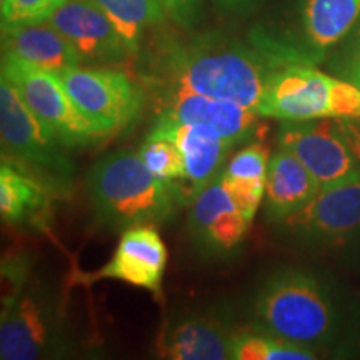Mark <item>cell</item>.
<instances>
[{"label": "cell", "instance_id": "cell-6", "mask_svg": "<svg viewBox=\"0 0 360 360\" xmlns=\"http://www.w3.org/2000/svg\"><path fill=\"white\" fill-rule=\"evenodd\" d=\"M0 137L2 159L25 172L34 169L60 184L72 174L64 143L27 107L6 75L0 77Z\"/></svg>", "mask_w": 360, "mask_h": 360}, {"label": "cell", "instance_id": "cell-28", "mask_svg": "<svg viewBox=\"0 0 360 360\" xmlns=\"http://www.w3.org/2000/svg\"><path fill=\"white\" fill-rule=\"evenodd\" d=\"M167 17L186 30H192L202 17V0H159Z\"/></svg>", "mask_w": 360, "mask_h": 360}, {"label": "cell", "instance_id": "cell-29", "mask_svg": "<svg viewBox=\"0 0 360 360\" xmlns=\"http://www.w3.org/2000/svg\"><path fill=\"white\" fill-rule=\"evenodd\" d=\"M340 72L344 75L342 79H347L350 82L360 85V27L355 32L352 42L349 44L344 58H342Z\"/></svg>", "mask_w": 360, "mask_h": 360}, {"label": "cell", "instance_id": "cell-2", "mask_svg": "<svg viewBox=\"0 0 360 360\" xmlns=\"http://www.w3.org/2000/svg\"><path fill=\"white\" fill-rule=\"evenodd\" d=\"M94 217L109 231L159 225L184 204L177 187L147 169L139 152L122 148L103 155L85 177Z\"/></svg>", "mask_w": 360, "mask_h": 360}, {"label": "cell", "instance_id": "cell-4", "mask_svg": "<svg viewBox=\"0 0 360 360\" xmlns=\"http://www.w3.org/2000/svg\"><path fill=\"white\" fill-rule=\"evenodd\" d=\"M259 115L281 120L360 119V85L310 64H289L270 77Z\"/></svg>", "mask_w": 360, "mask_h": 360}, {"label": "cell", "instance_id": "cell-16", "mask_svg": "<svg viewBox=\"0 0 360 360\" xmlns=\"http://www.w3.org/2000/svg\"><path fill=\"white\" fill-rule=\"evenodd\" d=\"M152 127L159 129L177 143L186 167V177L179 186V193L184 204H191L210 180L222 174L224 162L232 150L231 146L212 130L175 122L165 115H157Z\"/></svg>", "mask_w": 360, "mask_h": 360}, {"label": "cell", "instance_id": "cell-20", "mask_svg": "<svg viewBox=\"0 0 360 360\" xmlns=\"http://www.w3.org/2000/svg\"><path fill=\"white\" fill-rule=\"evenodd\" d=\"M360 20V0H304L302 27L309 47L323 52L352 32Z\"/></svg>", "mask_w": 360, "mask_h": 360}, {"label": "cell", "instance_id": "cell-8", "mask_svg": "<svg viewBox=\"0 0 360 360\" xmlns=\"http://www.w3.org/2000/svg\"><path fill=\"white\" fill-rule=\"evenodd\" d=\"M2 75L15 85L27 107L67 148L87 147L107 137L77 109L53 72L2 56Z\"/></svg>", "mask_w": 360, "mask_h": 360}, {"label": "cell", "instance_id": "cell-23", "mask_svg": "<svg viewBox=\"0 0 360 360\" xmlns=\"http://www.w3.org/2000/svg\"><path fill=\"white\" fill-rule=\"evenodd\" d=\"M139 155L152 174L172 182L179 191V186L186 177V167L177 143L169 135L152 127L139 148Z\"/></svg>", "mask_w": 360, "mask_h": 360}, {"label": "cell", "instance_id": "cell-13", "mask_svg": "<svg viewBox=\"0 0 360 360\" xmlns=\"http://www.w3.org/2000/svg\"><path fill=\"white\" fill-rule=\"evenodd\" d=\"M238 328L220 312L174 315L155 339V355L169 360H232Z\"/></svg>", "mask_w": 360, "mask_h": 360}, {"label": "cell", "instance_id": "cell-5", "mask_svg": "<svg viewBox=\"0 0 360 360\" xmlns=\"http://www.w3.org/2000/svg\"><path fill=\"white\" fill-rule=\"evenodd\" d=\"M67 352L60 299L40 282L29 281L13 302L2 307L0 359L39 360Z\"/></svg>", "mask_w": 360, "mask_h": 360}, {"label": "cell", "instance_id": "cell-14", "mask_svg": "<svg viewBox=\"0 0 360 360\" xmlns=\"http://www.w3.org/2000/svg\"><path fill=\"white\" fill-rule=\"evenodd\" d=\"M75 49L85 65H115L130 52L105 12L94 0H67L47 19Z\"/></svg>", "mask_w": 360, "mask_h": 360}, {"label": "cell", "instance_id": "cell-1", "mask_svg": "<svg viewBox=\"0 0 360 360\" xmlns=\"http://www.w3.org/2000/svg\"><path fill=\"white\" fill-rule=\"evenodd\" d=\"M289 64L310 60L294 47L269 39L247 45L224 34L160 37L148 57L147 77L160 89L225 98L259 114L270 77Z\"/></svg>", "mask_w": 360, "mask_h": 360}, {"label": "cell", "instance_id": "cell-7", "mask_svg": "<svg viewBox=\"0 0 360 360\" xmlns=\"http://www.w3.org/2000/svg\"><path fill=\"white\" fill-rule=\"evenodd\" d=\"M77 109L109 137L142 114L146 90L129 74L105 65H77L58 75Z\"/></svg>", "mask_w": 360, "mask_h": 360}, {"label": "cell", "instance_id": "cell-10", "mask_svg": "<svg viewBox=\"0 0 360 360\" xmlns=\"http://www.w3.org/2000/svg\"><path fill=\"white\" fill-rule=\"evenodd\" d=\"M278 229L312 244H332L360 232V179L322 188L309 204L277 222Z\"/></svg>", "mask_w": 360, "mask_h": 360}, {"label": "cell", "instance_id": "cell-17", "mask_svg": "<svg viewBox=\"0 0 360 360\" xmlns=\"http://www.w3.org/2000/svg\"><path fill=\"white\" fill-rule=\"evenodd\" d=\"M2 56L57 75L82 65L75 49L49 20L2 29Z\"/></svg>", "mask_w": 360, "mask_h": 360}, {"label": "cell", "instance_id": "cell-22", "mask_svg": "<svg viewBox=\"0 0 360 360\" xmlns=\"http://www.w3.org/2000/svg\"><path fill=\"white\" fill-rule=\"evenodd\" d=\"M317 359L307 345L281 339L264 328L237 330L232 345V360H312Z\"/></svg>", "mask_w": 360, "mask_h": 360}, {"label": "cell", "instance_id": "cell-31", "mask_svg": "<svg viewBox=\"0 0 360 360\" xmlns=\"http://www.w3.org/2000/svg\"><path fill=\"white\" fill-rule=\"evenodd\" d=\"M214 2L227 12L244 13L252 11V8L257 6L259 0H214Z\"/></svg>", "mask_w": 360, "mask_h": 360}, {"label": "cell", "instance_id": "cell-15", "mask_svg": "<svg viewBox=\"0 0 360 360\" xmlns=\"http://www.w3.org/2000/svg\"><path fill=\"white\" fill-rule=\"evenodd\" d=\"M160 101L157 115L212 130L231 148L247 142L257 132L260 115L237 102L202 96L186 89H162Z\"/></svg>", "mask_w": 360, "mask_h": 360}, {"label": "cell", "instance_id": "cell-3", "mask_svg": "<svg viewBox=\"0 0 360 360\" xmlns=\"http://www.w3.org/2000/svg\"><path fill=\"white\" fill-rule=\"evenodd\" d=\"M254 317L257 327L310 349L328 344L337 332V310L327 287L300 269L277 270L260 285Z\"/></svg>", "mask_w": 360, "mask_h": 360}, {"label": "cell", "instance_id": "cell-24", "mask_svg": "<svg viewBox=\"0 0 360 360\" xmlns=\"http://www.w3.org/2000/svg\"><path fill=\"white\" fill-rule=\"evenodd\" d=\"M270 150L262 142H254L238 150L222 170V177L238 182H265Z\"/></svg>", "mask_w": 360, "mask_h": 360}, {"label": "cell", "instance_id": "cell-9", "mask_svg": "<svg viewBox=\"0 0 360 360\" xmlns=\"http://www.w3.org/2000/svg\"><path fill=\"white\" fill-rule=\"evenodd\" d=\"M277 147L292 152L322 188L360 179V160L335 119L283 120Z\"/></svg>", "mask_w": 360, "mask_h": 360}, {"label": "cell", "instance_id": "cell-32", "mask_svg": "<svg viewBox=\"0 0 360 360\" xmlns=\"http://www.w3.org/2000/svg\"><path fill=\"white\" fill-rule=\"evenodd\" d=\"M359 344H360V340H359Z\"/></svg>", "mask_w": 360, "mask_h": 360}, {"label": "cell", "instance_id": "cell-26", "mask_svg": "<svg viewBox=\"0 0 360 360\" xmlns=\"http://www.w3.org/2000/svg\"><path fill=\"white\" fill-rule=\"evenodd\" d=\"M224 187L240 214L252 224L257 214L260 202L264 200L265 182H238L222 177Z\"/></svg>", "mask_w": 360, "mask_h": 360}, {"label": "cell", "instance_id": "cell-30", "mask_svg": "<svg viewBox=\"0 0 360 360\" xmlns=\"http://www.w3.org/2000/svg\"><path fill=\"white\" fill-rule=\"evenodd\" d=\"M350 148L360 160V119H335Z\"/></svg>", "mask_w": 360, "mask_h": 360}, {"label": "cell", "instance_id": "cell-18", "mask_svg": "<svg viewBox=\"0 0 360 360\" xmlns=\"http://www.w3.org/2000/svg\"><path fill=\"white\" fill-rule=\"evenodd\" d=\"M322 191L317 179L287 148L277 147L270 157L265 180L264 209L272 222L297 212Z\"/></svg>", "mask_w": 360, "mask_h": 360}, {"label": "cell", "instance_id": "cell-27", "mask_svg": "<svg viewBox=\"0 0 360 360\" xmlns=\"http://www.w3.org/2000/svg\"><path fill=\"white\" fill-rule=\"evenodd\" d=\"M29 260L15 255L2 260V307H6L25 289L29 282Z\"/></svg>", "mask_w": 360, "mask_h": 360}, {"label": "cell", "instance_id": "cell-19", "mask_svg": "<svg viewBox=\"0 0 360 360\" xmlns=\"http://www.w3.org/2000/svg\"><path fill=\"white\" fill-rule=\"evenodd\" d=\"M49 209V191L44 180L2 159L0 165V215L4 222L34 224Z\"/></svg>", "mask_w": 360, "mask_h": 360}, {"label": "cell", "instance_id": "cell-11", "mask_svg": "<svg viewBox=\"0 0 360 360\" xmlns=\"http://www.w3.org/2000/svg\"><path fill=\"white\" fill-rule=\"evenodd\" d=\"M187 227L193 247L204 257H231L242 245L250 222L225 191L222 174L193 197Z\"/></svg>", "mask_w": 360, "mask_h": 360}, {"label": "cell", "instance_id": "cell-12", "mask_svg": "<svg viewBox=\"0 0 360 360\" xmlns=\"http://www.w3.org/2000/svg\"><path fill=\"white\" fill-rule=\"evenodd\" d=\"M167 255V247L155 225H137L122 232L114 255L102 269L77 274L74 282L90 285L98 281H122L160 295Z\"/></svg>", "mask_w": 360, "mask_h": 360}, {"label": "cell", "instance_id": "cell-25", "mask_svg": "<svg viewBox=\"0 0 360 360\" xmlns=\"http://www.w3.org/2000/svg\"><path fill=\"white\" fill-rule=\"evenodd\" d=\"M2 29L47 20L67 0H0Z\"/></svg>", "mask_w": 360, "mask_h": 360}, {"label": "cell", "instance_id": "cell-21", "mask_svg": "<svg viewBox=\"0 0 360 360\" xmlns=\"http://www.w3.org/2000/svg\"><path fill=\"white\" fill-rule=\"evenodd\" d=\"M122 37L130 56H139L147 34L159 29L167 12L159 0H94Z\"/></svg>", "mask_w": 360, "mask_h": 360}]
</instances>
